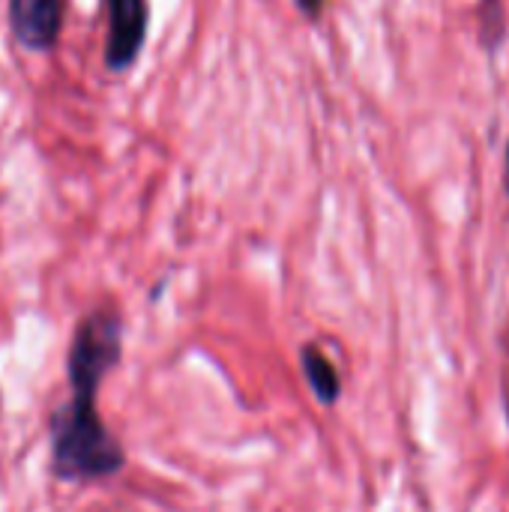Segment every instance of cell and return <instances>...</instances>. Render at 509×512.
I'll list each match as a JSON object with an SVG mask.
<instances>
[{"mask_svg":"<svg viewBox=\"0 0 509 512\" xmlns=\"http://www.w3.org/2000/svg\"><path fill=\"white\" fill-rule=\"evenodd\" d=\"M504 183H507V192H509V144H507V171H504Z\"/></svg>","mask_w":509,"mask_h":512,"instance_id":"52a82bcc","label":"cell"},{"mask_svg":"<svg viewBox=\"0 0 509 512\" xmlns=\"http://www.w3.org/2000/svg\"><path fill=\"white\" fill-rule=\"evenodd\" d=\"M120 360V321L96 312L81 321L69 351V384L75 396H96L99 381Z\"/></svg>","mask_w":509,"mask_h":512,"instance_id":"7a4b0ae2","label":"cell"},{"mask_svg":"<svg viewBox=\"0 0 509 512\" xmlns=\"http://www.w3.org/2000/svg\"><path fill=\"white\" fill-rule=\"evenodd\" d=\"M111 30H108V51L105 63L111 69H126L144 42L147 33V3L144 0H108Z\"/></svg>","mask_w":509,"mask_h":512,"instance_id":"3957f363","label":"cell"},{"mask_svg":"<svg viewBox=\"0 0 509 512\" xmlns=\"http://www.w3.org/2000/svg\"><path fill=\"white\" fill-rule=\"evenodd\" d=\"M9 21L24 48H48L60 33L63 0H9Z\"/></svg>","mask_w":509,"mask_h":512,"instance_id":"277c9868","label":"cell"},{"mask_svg":"<svg viewBox=\"0 0 509 512\" xmlns=\"http://www.w3.org/2000/svg\"><path fill=\"white\" fill-rule=\"evenodd\" d=\"M96 396H75L57 411L51 426L54 471L63 480H96L120 471L123 450L93 405Z\"/></svg>","mask_w":509,"mask_h":512,"instance_id":"6da1fadb","label":"cell"},{"mask_svg":"<svg viewBox=\"0 0 509 512\" xmlns=\"http://www.w3.org/2000/svg\"><path fill=\"white\" fill-rule=\"evenodd\" d=\"M303 369H306V378L315 390V396L321 402H336L339 399V375L333 369V363L318 351V348H306L303 351Z\"/></svg>","mask_w":509,"mask_h":512,"instance_id":"5b68a950","label":"cell"},{"mask_svg":"<svg viewBox=\"0 0 509 512\" xmlns=\"http://www.w3.org/2000/svg\"><path fill=\"white\" fill-rule=\"evenodd\" d=\"M297 3H300V9H303L306 15H318L321 6H324V0H297Z\"/></svg>","mask_w":509,"mask_h":512,"instance_id":"8992f818","label":"cell"}]
</instances>
